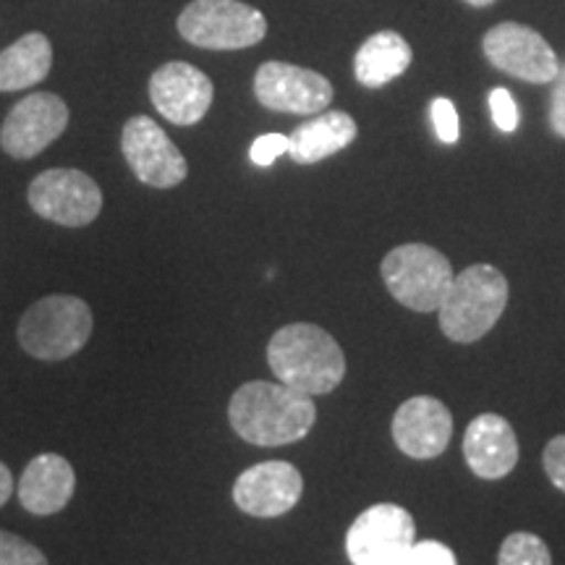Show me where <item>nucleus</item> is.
<instances>
[{
	"label": "nucleus",
	"mask_w": 565,
	"mask_h": 565,
	"mask_svg": "<svg viewBox=\"0 0 565 565\" xmlns=\"http://www.w3.org/2000/svg\"><path fill=\"white\" fill-rule=\"evenodd\" d=\"M303 479L294 463L265 461L249 466L233 484V503L257 519L288 513L301 500Z\"/></svg>",
	"instance_id": "nucleus-14"
},
{
	"label": "nucleus",
	"mask_w": 565,
	"mask_h": 565,
	"mask_svg": "<svg viewBox=\"0 0 565 565\" xmlns=\"http://www.w3.org/2000/svg\"><path fill=\"white\" fill-rule=\"evenodd\" d=\"M471 6H479V9H482V6H490V3H494V0H469Z\"/></svg>",
	"instance_id": "nucleus-30"
},
{
	"label": "nucleus",
	"mask_w": 565,
	"mask_h": 565,
	"mask_svg": "<svg viewBox=\"0 0 565 565\" xmlns=\"http://www.w3.org/2000/svg\"><path fill=\"white\" fill-rule=\"evenodd\" d=\"M545 471L557 490L565 492V435H557L545 448Z\"/></svg>",
	"instance_id": "nucleus-27"
},
{
	"label": "nucleus",
	"mask_w": 565,
	"mask_h": 565,
	"mask_svg": "<svg viewBox=\"0 0 565 565\" xmlns=\"http://www.w3.org/2000/svg\"><path fill=\"white\" fill-rule=\"evenodd\" d=\"M228 419L236 435L259 448H280L309 435L317 422L312 395L282 383L252 380L233 393Z\"/></svg>",
	"instance_id": "nucleus-1"
},
{
	"label": "nucleus",
	"mask_w": 565,
	"mask_h": 565,
	"mask_svg": "<svg viewBox=\"0 0 565 565\" xmlns=\"http://www.w3.org/2000/svg\"><path fill=\"white\" fill-rule=\"evenodd\" d=\"M416 542L412 513L395 503H377L353 521L345 534L351 565H398Z\"/></svg>",
	"instance_id": "nucleus-8"
},
{
	"label": "nucleus",
	"mask_w": 565,
	"mask_h": 565,
	"mask_svg": "<svg viewBox=\"0 0 565 565\" xmlns=\"http://www.w3.org/2000/svg\"><path fill=\"white\" fill-rule=\"evenodd\" d=\"M490 113H492V121L503 134H511L519 129V108H515L511 92L498 87L490 92Z\"/></svg>",
	"instance_id": "nucleus-25"
},
{
	"label": "nucleus",
	"mask_w": 565,
	"mask_h": 565,
	"mask_svg": "<svg viewBox=\"0 0 565 565\" xmlns=\"http://www.w3.org/2000/svg\"><path fill=\"white\" fill-rule=\"evenodd\" d=\"M333 84L328 76L294 63L267 61L254 74V97L267 110L315 116L333 103Z\"/></svg>",
	"instance_id": "nucleus-11"
},
{
	"label": "nucleus",
	"mask_w": 565,
	"mask_h": 565,
	"mask_svg": "<svg viewBox=\"0 0 565 565\" xmlns=\"http://www.w3.org/2000/svg\"><path fill=\"white\" fill-rule=\"evenodd\" d=\"M30 207L63 228H84L103 212V189L76 168H51L30 183Z\"/></svg>",
	"instance_id": "nucleus-7"
},
{
	"label": "nucleus",
	"mask_w": 565,
	"mask_h": 565,
	"mask_svg": "<svg viewBox=\"0 0 565 565\" xmlns=\"http://www.w3.org/2000/svg\"><path fill=\"white\" fill-rule=\"evenodd\" d=\"M74 490V466L58 454H42L19 479V503L34 515H53L71 503Z\"/></svg>",
	"instance_id": "nucleus-17"
},
{
	"label": "nucleus",
	"mask_w": 565,
	"mask_h": 565,
	"mask_svg": "<svg viewBox=\"0 0 565 565\" xmlns=\"http://www.w3.org/2000/svg\"><path fill=\"white\" fill-rule=\"evenodd\" d=\"M121 150L131 173L147 186L173 189L181 181H186V158L150 116H134L124 124Z\"/></svg>",
	"instance_id": "nucleus-9"
},
{
	"label": "nucleus",
	"mask_w": 565,
	"mask_h": 565,
	"mask_svg": "<svg viewBox=\"0 0 565 565\" xmlns=\"http://www.w3.org/2000/svg\"><path fill=\"white\" fill-rule=\"evenodd\" d=\"M68 126V105L53 92H32L17 103L0 126V147L17 160H32Z\"/></svg>",
	"instance_id": "nucleus-12"
},
{
	"label": "nucleus",
	"mask_w": 565,
	"mask_h": 565,
	"mask_svg": "<svg viewBox=\"0 0 565 565\" xmlns=\"http://www.w3.org/2000/svg\"><path fill=\"white\" fill-rule=\"evenodd\" d=\"M454 435V416L443 401L416 395L401 404L393 416V440L406 456L429 461L445 454Z\"/></svg>",
	"instance_id": "nucleus-15"
},
{
	"label": "nucleus",
	"mask_w": 565,
	"mask_h": 565,
	"mask_svg": "<svg viewBox=\"0 0 565 565\" xmlns=\"http://www.w3.org/2000/svg\"><path fill=\"white\" fill-rule=\"evenodd\" d=\"M508 280L492 265H471L450 282L440 303V330L456 343H475L505 312Z\"/></svg>",
	"instance_id": "nucleus-3"
},
{
	"label": "nucleus",
	"mask_w": 565,
	"mask_h": 565,
	"mask_svg": "<svg viewBox=\"0 0 565 565\" xmlns=\"http://www.w3.org/2000/svg\"><path fill=\"white\" fill-rule=\"evenodd\" d=\"M11 494H13V475L9 471V466L0 461V508L9 503Z\"/></svg>",
	"instance_id": "nucleus-29"
},
{
	"label": "nucleus",
	"mask_w": 565,
	"mask_h": 565,
	"mask_svg": "<svg viewBox=\"0 0 565 565\" xmlns=\"http://www.w3.org/2000/svg\"><path fill=\"white\" fill-rule=\"evenodd\" d=\"M482 51L494 68L532 84H550L561 71V61L550 42L532 26L503 21L484 34Z\"/></svg>",
	"instance_id": "nucleus-10"
},
{
	"label": "nucleus",
	"mask_w": 565,
	"mask_h": 565,
	"mask_svg": "<svg viewBox=\"0 0 565 565\" xmlns=\"http://www.w3.org/2000/svg\"><path fill=\"white\" fill-rule=\"evenodd\" d=\"M359 126L349 113L330 110L312 121L301 124L291 137H288V154L299 166H315L330 154L345 150L356 139Z\"/></svg>",
	"instance_id": "nucleus-18"
},
{
	"label": "nucleus",
	"mask_w": 565,
	"mask_h": 565,
	"mask_svg": "<svg viewBox=\"0 0 565 565\" xmlns=\"http://www.w3.org/2000/svg\"><path fill=\"white\" fill-rule=\"evenodd\" d=\"M267 364L282 385L307 395H324L343 383V349L312 322L280 328L267 343Z\"/></svg>",
	"instance_id": "nucleus-2"
},
{
	"label": "nucleus",
	"mask_w": 565,
	"mask_h": 565,
	"mask_svg": "<svg viewBox=\"0 0 565 565\" xmlns=\"http://www.w3.org/2000/svg\"><path fill=\"white\" fill-rule=\"evenodd\" d=\"M469 469L482 479H503L519 463V440L503 416L482 414L469 424L463 437Z\"/></svg>",
	"instance_id": "nucleus-16"
},
{
	"label": "nucleus",
	"mask_w": 565,
	"mask_h": 565,
	"mask_svg": "<svg viewBox=\"0 0 565 565\" xmlns=\"http://www.w3.org/2000/svg\"><path fill=\"white\" fill-rule=\"evenodd\" d=\"M498 565H553L545 540L532 532H515L500 545Z\"/></svg>",
	"instance_id": "nucleus-21"
},
{
	"label": "nucleus",
	"mask_w": 565,
	"mask_h": 565,
	"mask_svg": "<svg viewBox=\"0 0 565 565\" xmlns=\"http://www.w3.org/2000/svg\"><path fill=\"white\" fill-rule=\"evenodd\" d=\"M429 116H433L437 139L445 141V145H456L458 137H461L456 105L448 97H437V100H433V108H429Z\"/></svg>",
	"instance_id": "nucleus-23"
},
{
	"label": "nucleus",
	"mask_w": 565,
	"mask_h": 565,
	"mask_svg": "<svg viewBox=\"0 0 565 565\" xmlns=\"http://www.w3.org/2000/svg\"><path fill=\"white\" fill-rule=\"evenodd\" d=\"M412 45L398 32H377L364 40V45L353 55V76L370 89L385 87L412 66Z\"/></svg>",
	"instance_id": "nucleus-19"
},
{
	"label": "nucleus",
	"mask_w": 565,
	"mask_h": 565,
	"mask_svg": "<svg viewBox=\"0 0 565 565\" xmlns=\"http://www.w3.org/2000/svg\"><path fill=\"white\" fill-rule=\"evenodd\" d=\"M0 565H51L40 547L24 536L0 532Z\"/></svg>",
	"instance_id": "nucleus-22"
},
{
	"label": "nucleus",
	"mask_w": 565,
	"mask_h": 565,
	"mask_svg": "<svg viewBox=\"0 0 565 565\" xmlns=\"http://www.w3.org/2000/svg\"><path fill=\"white\" fill-rule=\"evenodd\" d=\"M286 152H288V137H282V134H263V137L254 139L249 158L254 166L270 168L273 162Z\"/></svg>",
	"instance_id": "nucleus-26"
},
{
	"label": "nucleus",
	"mask_w": 565,
	"mask_h": 565,
	"mask_svg": "<svg viewBox=\"0 0 565 565\" xmlns=\"http://www.w3.org/2000/svg\"><path fill=\"white\" fill-rule=\"evenodd\" d=\"M398 565H458L454 550L443 542L435 540H424V542H414V547L408 550L404 561Z\"/></svg>",
	"instance_id": "nucleus-24"
},
{
	"label": "nucleus",
	"mask_w": 565,
	"mask_h": 565,
	"mask_svg": "<svg viewBox=\"0 0 565 565\" xmlns=\"http://www.w3.org/2000/svg\"><path fill=\"white\" fill-rule=\"evenodd\" d=\"M383 278L393 299L414 312H435L454 282V267L448 257L427 244H404L387 252Z\"/></svg>",
	"instance_id": "nucleus-6"
},
{
	"label": "nucleus",
	"mask_w": 565,
	"mask_h": 565,
	"mask_svg": "<svg viewBox=\"0 0 565 565\" xmlns=\"http://www.w3.org/2000/svg\"><path fill=\"white\" fill-rule=\"evenodd\" d=\"M92 309L79 296L55 294L34 301L19 320V345L42 362L79 353L92 335Z\"/></svg>",
	"instance_id": "nucleus-4"
},
{
	"label": "nucleus",
	"mask_w": 565,
	"mask_h": 565,
	"mask_svg": "<svg viewBox=\"0 0 565 565\" xmlns=\"http://www.w3.org/2000/svg\"><path fill=\"white\" fill-rule=\"evenodd\" d=\"M53 45L42 32H30L0 53V92L30 89L51 74Z\"/></svg>",
	"instance_id": "nucleus-20"
},
{
	"label": "nucleus",
	"mask_w": 565,
	"mask_h": 565,
	"mask_svg": "<svg viewBox=\"0 0 565 565\" xmlns=\"http://www.w3.org/2000/svg\"><path fill=\"white\" fill-rule=\"evenodd\" d=\"M175 26L189 45L204 51H244L267 34L265 13L242 0H192Z\"/></svg>",
	"instance_id": "nucleus-5"
},
{
	"label": "nucleus",
	"mask_w": 565,
	"mask_h": 565,
	"mask_svg": "<svg viewBox=\"0 0 565 565\" xmlns=\"http://www.w3.org/2000/svg\"><path fill=\"white\" fill-rule=\"evenodd\" d=\"M550 126L557 137L565 139V63L553 79V95H550Z\"/></svg>",
	"instance_id": "nucleus-28"
},
{
	"label": "nucleus",
	"mask_w": 565,
	"mask_h": 565,
	"mask_svg": "<svg viewBox=\"0 0 565 565\" xmlns=\"http://www.w3.org/2000/svg\"><path fill=\"white\" fill-rule=\"evenodd\" d=\"M215 87L210 76L186 61H171L150 76V100L166 121L194 126L207 116Z\"/></svg>",
	"instance_id": "nucleus-13"
}]
</instances>
